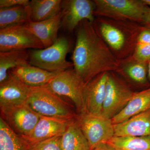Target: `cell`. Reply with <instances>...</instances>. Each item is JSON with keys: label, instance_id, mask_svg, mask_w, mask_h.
<instances>
[{"label": "cell", "instance_id": "cell-1", "mask_svg": "<svg viewBox=\"0 0 150 150\" xmlns=\"http://www.w3.org/2000/svg\"><path fill=\"white\" fill-rule=\"evenodd\" d=\"M72 59L74 70L85 84L97 75L117 71L120 67V61L88 20L78 25Z\"/></svg>", "mask_w": 150, "mask_h": 150}, {"label": "cell", "instance_id": "cell-2", "mask_svg": "<svg viewBox=\"0 0 150 150\" xmlns=\"http://www.w3.org/2000/svg\"><path fill=\"white\" fill-rule=\"evenodd\" d=\"M129 21H121L98 17L93 23L94 27L118 61L133 54L138 37L144 26Z\"/></svg>", "mask_w": 150, "mask_h": 150}, {"label": "cell", "instance_id": "cell-3", "mask_svg": "<svg viewBox=\"0 0 150 150\" xmlns=\"http://www.w3.org/2000/svg\"><path fill=\"white\" fill-rule=\"evenodd\" d=\"M26 104L40 116L67 120L78 118L65 100L46 86L33 89Z\"/></svg>", "mask_w": 150, "mask_h": 150}, {"label": "cell", "instance_id": "cell-4", "mask_svg": "<svg viewBox=\"0 0 150 150\" xmlns=\"http://www.w3.org/2000/svg\"><path fill=\"white\" fill-rule=\"evenodd\" d=\"M94 15L143 24L148 6L142 0H94Z\"/></svg>", "mask_w": 150, "mask_h": 150}, {"label": "cell", "instance_id": "cell-5", "mask_svg": "<svg viewBox=\"0 0 150 150\" xmlns=\"http://www.w3.org/2000/svg\"><path fill=\"white\" fill-rule=\"evenodd\" d=\"M70 43L61 36L51 46L30 51L29 64L51 72H59L74 67L72 62L67 60Z\"/></svg>", "mask_w": 150, "mask_h": 150}, {"label": "cell", "instance_id": "cell-6", "mask_svg": "<svg viewBox=\"0 0 150 150\" xmlns=\"http://www.w3.org/2000/svg\"><path fill=\"white\" fill-rule=\"evenodd\" d=\"M46 86L57 95L71 101L79 114L83 112L85 84L74 69L59 72Z\"/></svg>", "mask_w": 150, "mask_h": 150}, {"label": "cell", "instance_id": "cell-7", "mask_svg": "<svg viewBox=\"0 0 150 150\" xmlns=\"http://www.w3.org/2000/svg\"><path fill=\"white\" fill-rule=\"evenodd\" d=\"M77 121L91 150L107 143L114 137V125L111 119L102 114L83 112L78 116Z\"/></svg>", "mask_w": 150, "mask_h": 150}, {"label": "cell", "instance_id": "cell-8", "mask_svg": "<svg viewBox=\"0 0 150 150\" xmlns=\"http://www.w3.org/2000/svg\"><path fill=\"white\" fill-rule=\"evenodd\" d=\"M134 93L114 73L109 72L102 115L112 119L128 104Z\"/></svg>", "mask_w": 150, "mask_h": 150}, {"label": "cell", "instance_id": "cell-9", "mask_svg": "<svg viewBox=\"0 0 150 150\" xmlns=\"http://www.w3.org/2000/svg\"><path fill=\"white\" fill-rule=\"evenodd\" d=\"M44 48L40 40L25 25L0 29V52Z\"/></svg>", "mask_w": 150, "mask_h": 150}, {"label": "cell", "instance_id": "cell-10", "mask_svg": "<svg viewBox=\"0 0 150 150\" xmlns=\"http://www.w3.org/2000/svg\"><path fill=\"white\" fill-rule=\"evenodd\" d=\"M1 113L10 128L21 137L31 133L40 118L26 103L1 109Z\"/></svg>", "mask_w": 150, "mask_h": 150}, {"label": "cell", "instance_id": "cell-11", "mask_svg": "<svg viewBox=\"0 0 150 150\" xmlns=\"http://www.w3.org/2000/svg\"><path fill=\"white\" fill-rule=\"evenodd\" d=\"M95 3L91 0L63 1L62 25L68 32L72 33L84 20L94 21Z\"/></svg>", "mask_w": 150, "mask_h": 150}, {"label": "cell", "instance_id": "cell-12", "mask_svg": "<svg viewBox=\"0 0 150 150\" xmlns=\"http://www.w3.org/2000/svg\"><path fill=\"white\" fill-rule=\"evenodd\" d=\"M108 74L107 72L101 73L85 84L83 112L102 114Z\"/></svg>", "mask_w": 150, "mask_h": 150}, {"label": "cell", "instance_id": "cell-13", "mask_svg": "<svg viewBox=\"0 0 150 150\" xmlns=\"http://www.w3.org/2000/svg\"><path fill=\"white\" fill-rule=\"evenodd\" d=\"M34 88L22 83L8 73L7 79L0 83V108L25 104Z\"/></svg>", "mask_w": 150, "mask_h": 150}, {"label": "cell", "instance_id": "cell-14", "mask_svg": "<svg viewBox=\"0 0 150 150\" xmlns=\"http://www.w3.org/2000/svg\"><path fill=\"white\" fill-rule=\"evenodd\" d=\"M75 119L67 120L40 115L39 121L31 133L28 136L22 138L28 144H31L62 136L69 124Z\"/></svg>", "mask_w": 150, "mask_h": 150}, {"label": "cell", "instance_id": "cell-15", "mask_svg": "<svg viewBox=\"0 0 150 150\" xmlns=\"http://www.w3.org/2000/svg\"><path fill=\"white\" fill-rule=\"evenodd\" d=\"M8 73L24 84L38 88L47 85L59 72H51L28 64L16 67Z\"/></svg>", "mask_w": 150, "mask_h": 150}, {"label": "cell", "instance_id": "cell-16", "mask_svg": "<svg viewBox=\"0 0 150 150\" xmlns=\"http://www.w3.org/2000/svg\"><path fill=\"white\" fill-rule=\"evenodd\" d=\"M114 137H150V109L114 125Z\"/></svg>", "mask_w": 150, "mask_h": 150}, {"label": "cell", "instance_id": "cell-17", "mask_svg": "<svg viewBox=\"0 0 150 150\" xmlns=\"http://www.w3.org/2000/svg\"><path fill=\"white\" fill-rule=\"evenodd\" d=\"M62 12L51 18L25 25L40 40L44 48L51 46L58 39V33L62 26Z\"/></svg>", "mask_w": 150, "mask_h": 150}, {"label": "cell", "instance_id": "cell-18", "mask_svg": "<svg viewBox=\"0 0 150 150\" xmlns=\"http://www.w3.org/2000/svg\"><path fill=\"white\" fill-rule=\"evenodd\" d=\"M150 109V87L133 96L123 110L111 119L113 125L122 123L133 116Z\"/></svg>", "mask_w": 150, "mask_h": 150}, {"label": "cell", "instance_id": "cell-19", "mask_svg": "<svg viewBox=\"0 0 150 150\" xmlns=\"http://www.w3.org/2000/svg\"><path fill=\"white\" fill-rule=\"evenodd\" d=\"M31 21L32 11L30 5L0 8V29L25 25Z\"/></svg>", "mask_w": 150, "mask_h": 150}, {"label": "cell", "instance_id": "cell-20", "mask_svg": "<svg viewBox=\"0 0 150 150\" xmlns=\"http://www.w3.org/2000/svg\"><path fill=\"white\" fill-rule=\"evenodd\" d=\"M30 51L14 50L0 52V83L8 76L10 70L30 64Z\"/></svg>", "mask_w": 150, "mask_h": 150}, {"label": "cell", "instance_id": "cell-21", "mask_svg": "<svg viewBox=\"0 0 150 150\" xmlns=\"http://www.w3.org/2000/svg\"><path fill=\"white\" fill-rule=\"evenodd\" d=\"M61 144L63 150H91L77 118L71 122L67 127L62 135Z\"/></svg>", "mask_w": 150, "mask_h": 150}, {"label": "cell", "instance_id": "cell-22", "mask_svg": "<svg viewBox=\"0 0 150 150\" xmlns=\"http://www.w3.org/2000/svg\"><path fill=\"white\" fill-rule=\"evenodd\" d=\"M62 0H32L30 5L32 11V21L46 20L62 11Z\"/></svg>", "mask_w": 150, "mask_h": 150}, {"label": "cell", "instance_id": "cell-23", "mask_svg": "<svg viewBox=\"0 0 150 150\" xmlns=\"http://www.w3.org/2000/svg\"><path fill=\"white\" fill-rule=\"evenodd\" d=\"M0 150H30L29 144L0 117Z\"/></svg>", "mask_w": 150, "mask_h": 150}, {"label": "cell", "instance_id": "cell-24", "mask_svg": "<svg viewBox=\"0 0 150 150\" xmlns=\"http://www.w3.org/2000/svg\"><path fill=\"white\" fill-rule=\"evenodd\" d=\"M107 143L115 150H150V137H113Z\"/></svg>", "mask_w": 150, "mask_h": 150}, {"label": "cell", "instance_id": "cell-25", "mask_svg": "<svg viewBox=\"0 0 150 150\" xmlns=\"http://www.w3.org/2000/svg\"><path fill=\"white\" fill-rule=\"evenodd\" d=\"M121 62H123L120 61V65L123 68H123V71L132 80L141 84L147 83L148 62H139L131 56Z\"/></svg>", "mask_w": 150, "mask_h": 150}, {"label": "cell", "instance_id": "cell-26", "mask_svg": "<svg viewBox=\"0 0 150 150\" xmlns=\"http://www.w3.org/2000/svg\"><path fill=\"white\" fill-rule=\"evenodd\" d=\"M62 136L53 137L35 144H29L30 150H63L61 144Z\"/></svg>", "mask_w": 150, "mask_h": 150}, {"label": "cell", "instance_id": "cell-27", "mask_svg": "<svg viewBox=\"0 0 150 150\" xmlns=\"http://www.w3.org/2000/svg\"><path fill=\"white\" fill-rule=\"evenodd\" d=\"M131 56L139 62H149L150 61V45L137 43L134 54Z\"/></svg>", "mask_w": 150, "mask_h": 150}, {"label": "cell", "instance_id": "cell-28", "mask_svg": "<svg viewBox=\"0 0 150 150\" xmlns=\"http://www.w3.org/2000/svg\"><path fill=\"white\" fill-rule=\"evenodd\" d=\"M30 4L29 0H0V8L29 5Z\"/></svg>", "mask_w": 150, "mask_h": 150}, {"label": "cell", "instance_id": "cell-29", "mask_svg": "<svg viewBox=\"0 0 150 150\" xmlns=\"http://www.w3.org/2000/svg\"><path fill=\"white\" fill-rule=\"evenodd\" d=\"M137 43L150 45V28L145 27L142 30L138 37Z\"/></svg>", "mask_w": 150, "mask_h": 150}, {"label": "cell", "instance_id": "cell-30", "mask_svg": "<svg viewBox=\"0 0 150 150\" xmlns=\"http://www.w3.org/2000/svg\"><path fill=\"white\" fill-rule=\"evenodd\" d=\"M142 24L144 25L145 27L150 29V7L148 6Z\"/></svg>", "mask_w": 150, "mask_h": 150}, {"label": "cell", "instance_id": "cell-31", "mask_svg": "<svg viewBox=\"0 0 150 150\" xmlns=\"http://www.w3.org/2000/svg\"><path fill=\"white\" fill-rule=\"evenodd\" d=\"M92 150H115L107 143L99 145Z\"/></svg>", "mask_w": 150, "mask_h": 150}, {"label": "cell", "instance_id": "cell-32", "mask_svg": "<svg viewBox=\"0 0 150 150\" xmlns=\"http://www.w3.org/2000/svg\"><path fill=\"white\" fill-rule=\"evenodd\" d=\"M148 78L150 81V61L148 62Z\"/></svg>", "mask_w": 150, "mask_h": 150}, {"label": "cell", "instance_id": "cell-33", "mask_svg": "<svg viewBox=\"0 0 150 150\" xmlns=\"http://www.w3.org/2000/svg\"><path fill=\"white\" fill-rule=\"evenodd\" d=\"M142 1L146 5L150 7V0H142Z\"/></svg>", "mask_w": 150, "mask_h": 150}]
</instances>
